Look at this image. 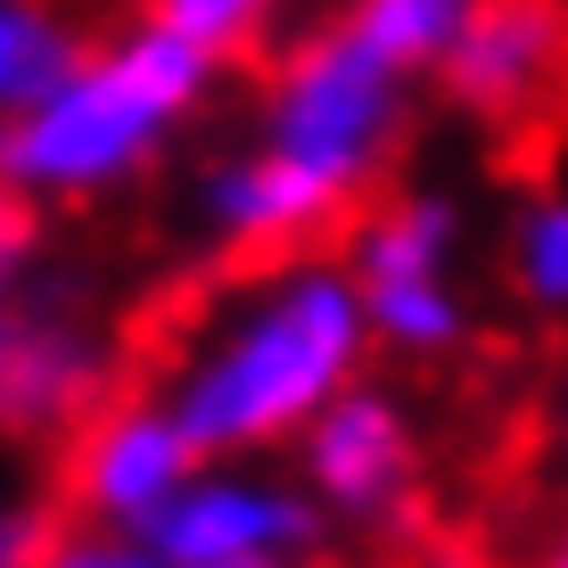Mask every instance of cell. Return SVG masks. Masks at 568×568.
<instances>
[{
	"instance_id": "obj_1",
	"label": "cell",
	"mask_w": 568,
	"mask_h": 568,
	"mask_svg": "<svg viewBox=\"0 0 568 568\" xmlns=\"http://www.w3.org/2000/svg\"><path fill=\"white\" fill-rule=\"evenodd\" d=\"M363 355L371 313L355 272L305 247L281 264H240L231 297L182 338L156 396L206 462H256L272 445H297L305 420L363 379Z\"/></svg>"
},
{
	"instance_id": "obj_2",
	"label": "cell",
	"mask_w": 568,
	"mask_h": 568,
	"mask_svg": "<svg viewBox=\"0 0 568 568\" xmlns=\"http://www.w3.org/2000/svg\"><path fill=\"white\" fill-rule=\"evenodd\" d=\"M223 74L231 67H214L199 42L165 33L141 9L91 26L83 58L0 124V190L33 214L115 199L206 115Z\"/></svg>"
},
{
	"instance_id": "obj_3",
	"label": "cell",
	"mask_w": 568,
	"mask_h": 568,
	"mask_svg": "<svg viewBox=\"0 0 568 568\" xmlns=\"http://www.w3.org/2000/svg\"><path fill=\"white\" fill-rule=\"evenodd\" d=\"M420 91H428L420 74L404 67L396 50H379L355 17L329 0L322 17H305V26L264 58L247 149H264L272 165H288L338 223H355V214L379 199L404 132H413Z\"/></svg>"
},
{
	"instance_id": "obj_4",
	"label": "cell",
	"mask_w": 568,
	"mask_h": 568,
	"mask_svg": "<svg viewBox=\"0 0 568 568\" xmlns=\"http://www.w3.org/2000/svg\"><path fill=\"white\" fill-rule=\"evenodd\" d=\"M115 387H124V346L91 281L26 264L0 288V445L9 454L67 445Z\"/></svg>"
},
{
	"instance_id": "obj_5",
	"label": "cell",
	"mask_w": 568,
	"mask_h": 568,
	"mask_svg": "<svg viewBox=\"0 0 568 568\" xmlns=\"http://www.w3.org/2000/svg\"><path fill=\"white\" fill-rule=\"evenodd\" d=\"M437 100L478 132L527 141L568 115V17L560 0H469L454 50L437 67Z\"/></svg>"
},
{
	"instance_id": "obj_6",
	"label": "cell",
	"mask_w": 568,
	"mask_h": 568,
	"mask_svg": "<svg viewBox=\"0 0 568 568\" xmlns=\"http://www.w3.org/2000/svg\"><path fill=\"white\" fill-rule=\"evenodd\" d=\"M206 469V454L182 437L173 404L156 387H115V396L67 437V519L83 527H124V536H149L165 519V503L182 495Z\"/></svg>"
},
{
	"instance_id": "obj_7",
	"label": "cell",
	"mask_w": 568,
	"mask_h": 568,
	"mask_svg": "<svg viewBox=\"0 0 568 568\" xmlns=\"http://www.w3.org/2000/svg\"><path fill=\"white\" fill-rule=\"evenodd\" d=\"M149 544L165 568H297L322 544V503L297 486V469L206 462L165 503Z\"/></svg>"
},
{
	"instance_id": "obj_8",
	"label": "cell",
	"mask_w": 568,
	"mask_h": 568,
	"mask_svg": "<svg viewBox=\"0 0 568 568\" xmlns=\"http://www.w3.org/2000/svg\"><path fill=\"white\" fill-rule=\"evenodd\" d=\"M297 486L322 503V519L346 527H396L413 519L420 495V428L404 413L396 387L355 379L346 396H329L297 437Z\"/></svg>"
},
{
	"instance_id": "obj_9",
	"label": "cell",
	"mask_w": 568,
	"mask_h": 568,
	"mask_svg": "<svg viewBox=\"0 0 568 568\" xmlns=\"http://www.w3.org/2000/svg\"><path fill=\"white\" fill-rule=\"evenodd\" d=\"M454 247H462V206L454 190H379L355 223H346V272L355 288H396V281H454Z\"/></svg>"
},
{
	"instance_id": "obj_10",
	"label": "cell",
	"mask_w": 568,
	"mask_h": 568,
	"mask_svg": "<svg viewBox=\"0 0 568 568\" xmlns=\"http://www.w3.org/2000/svg\"><path fill=\"white\" fill-rule=\"evenodd\" d=\"M91 42V0H0V124L33 108Z\"/></svg>"
},
{
	"instance_id": "obj_11",
	"label": "cell",
	"mask_w": 568,
	"mask_h": 568,
	"mask_svg": "<svg viewBox=\"0 0 568 568\" xmlns=\"http://www.w3.org/2000/svg\"><path fill=\"white\" fill-rule=\"evenodd\" d=\"M141 17H156L165 33L199 42L214 67H247V58H272L288 42V17L297 0H141Z\"/></svg>"
},
{
	"instance_id": "obj_12",
	"label": "cell",
	"mask_w": 568,
	"mask_h": 568,
	"mask_svg": "<svg viewBox=\"0 0 568 568\" xmlns=\"http://www.w3.org/2000/svg\"><path fill=\"white\" fill-rule=\"evenodd\" d=\"M363 313H371V346H387V355H404V363H445L469 338V305H462L454 281L363 288Z\"/></svg>"
},
{
	"instance_id": "obj_13",
	"label": "cell",
	"mask_w": 568,
	"mask_h": 568,
	"mask_svg": "<svg viewBox=\"0 0 568 568\" xmlns=\"http://www.w3.org/2000/svg\"><path fill=\"white\" fill-rule=\"evenodd\" d=\"M511 288L527 313L544 322H568V190L560 182H536L527 199L511 206Z\"/></svg>"
},
{
	"instance_id": "obj_14",
	"label": "cell",
	"mask_w": 568,
	"mask_h": 568,
	"mask_svg": "<svg viewBox=\"0 0 568 568\" xmlns=\"http://www.w3.org/2000/svg\"><path fill=\"white\" fill-rule=\"evenodd\" d=\"M33 568H165V560H156V544H149V536L67 519V527H58V536L42 544V560H33Z\"/></svg>"
},
{
	"instance_id": "obj_15",
	"label": "cell",
	"mask_w": 568,
	"mask_h": 568,
	"mask_svg": "<svg viewBox=\"0 0 568 568\" xmlns=\"http://www.w3.org/2000/svg\"><path fill=\"white\" fill-rule=\"evenodd\" d=\"M50 536H58V527H50V503L26 495V486L0 469V568H33Z\"/></svg>"
},
{
	"instance_id": "obj_16",
	"label": "cell",
	"mask_w": 568,
	"mask_h": 568,
	"mask_svg": "<svg viewBox=\"0 0 568 568\" xmlns=\"http://www.w3.org/2000/svg\"><path fill=\"white\" fill-rule=\"evenodd\" d=\"M26 264H33V206H17L9 190H0V288H9Z\"/></svg>"
},
{
	"instance_id": "obj_17",
	"label": "cell",
	"mask_w": 568,
	"mask_h": 568,
	"mask_svg": "<svg viewBox=\"0 0 568 568\" xmlns=\"http://www.w3.org/2000/svg\"><path fill=\"white\" fill-rule=\"evenodd\" d=\"M536 568H568V527H560L552 544H544V560H536Z\"/></svg>"
},
{
	"instance_id": "obj_18",
	"label": "cell",
	"mask_w": 568,
	"mask_h": 568,
	"mask_svg": "<svg viewBox=\"0 0 568 568\" xmlns=\"http://www.w3.org/2000/svg\"><path fill=\"white\" fill-rule=\"evenodd\" d=\"M560 17H568V0H560Z\"/></svg>"
}]
</instances>
